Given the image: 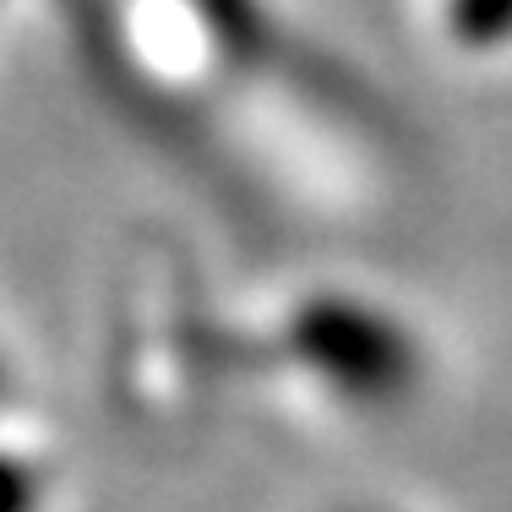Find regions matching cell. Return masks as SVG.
I'll use <instances>...</instances> for the list:
<instances>
[{"instance_id": "cell-1", "label": "cell", "mask_w": 512, "mask_h": 512, "mask_svg": "<svg viewBox=\"0 0 512 512\" xmlns=\"http://www.w3.org/2000/svg\"><path fill=\"white\" fill-rule=\"evenodd\" d=\"M60 491V458L17 420V404L0 409V512H60Z\"/></svg>"}]
</instances>
